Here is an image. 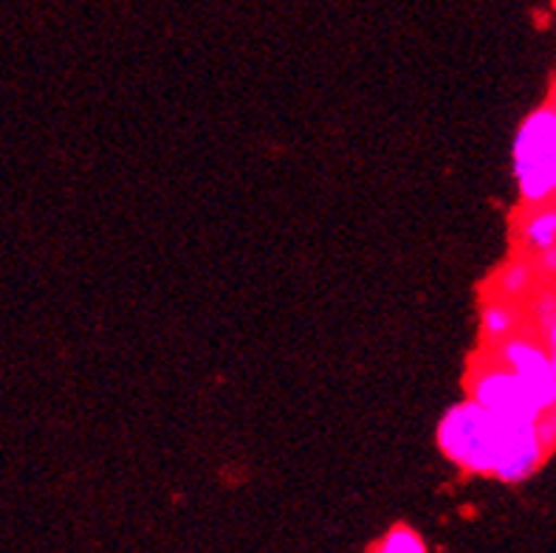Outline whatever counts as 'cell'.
I'll use <instances>...</instances> for the list:
<instances>
[{
	"mask_svg": "<svg viewBox=\"0 0 556 553\" xmlns=\"http://www.w3.org/2000/svg\"><path fill=\"white\" fill-rule=\"evenodd\" d=\"M370 553H427V540L416 528H409L407 523H395L388 531L381 533L379 540H374L367 545Z\"/></svg>",
	"mask_w": 556,
	"mask_h": 553,
	"instance_id": "7",
	"label": "cell"
},
{
	"mask_svg": "<svg viewBox=\"0 0 556 553\" xmlns=\"http://www.w3.org/2000/svg\"><path fill=\"white\" fill-rule=\"evenodd\" d=\"M520 210L556 201V99L548 97L520 122L511 148Z\"/></svg>",
	"mask_w": 556,
	"mask_h": 553,
	"instance_id": "2",
	"label": "cell"
},
{
	"mask_svg": "<svg viewBox=\"0 0 556 553\" xmlns=\"http://www.w3.org/2000/svg\"><path fill=\"white\" fill-rule=\"evenodd\" d=\"M540 420L492 413L466 395L438 420L435 441L441 455L464 475L522 483L551 455Z\"/></svg>",
	"mask_w": 556,
	"mask_h": 553,
	"instance_id": "1",
	"label": "cell"
},
{
	"mask_svg": "<svg viewBox=\"0 0 556 553\" xmlns=\"http://www.w3.org/2000/svg\"><path fill=\"white\" fill-rule=\"evenodd\" d=\"M534 330L540 334V339H543L545 351H548V356H551V365H554V370H556V309H554V314H551L545 323L536 325Z\"/></svg>",
	"mask_w": 556,
	"mask_h": 553,
	"instance_id": "8",
	"label": "cell"
},
{
	"mask_svg": "<svg viewBox=\"0 0 556 553\" xmlns=\"http://www.w3.org/2000/svg\"><path fill=\"white\" fill-rule=\"evenodd\" d=\"M466 395L483 404L492 413L515 415V418H534L540 420L543 413L529 395V390L522 387L515 370H508L501 359L494 356L489 348H480L466 367L464 376Z\"/></svg>",
	"mask_w": 556,
	"mask_h": 553,
	"instance_id": "3",
	"label": "cell"
},
{
	"mask_svg": "<svg viewBox=\"0 0 556 553\" xmlns=\"http://www.w3.org/2000/svg\"><path fill=\"white\" fill-rule=\"evenodd\" d=\"M526 325H529V319H526V309H522L520 302L492 294H486L483 302H480V339H483V348L497 344L501 339L526 328Z\"/></svg>",
	"mask_w": 556,
	"mask_h": 553,
	"instance_id": "6",
	"label": "cell"
},
{
	"mask_svg": "<svg viewBox=\"0 0 556 553\" xmlns=\"http://www.w3.org/2000/svg\"><path fill=\"white\" fill-rule=\"evenodd\" d=\"M548 97H554V99H556V83H554V88H551V93H548Z\"/></svg>",
	"mask_w": 556,
	"mask_h": 553,
	"instance_id": "9",
	"label": "cell"
},
{
	"mask_svg": "<svg viewBox=\"0 0 556 553\" xmlns=\"http://www.w3.org/2000/svg\"><path fill=\"white\" fill-rule=\"evenodd\" d=\"M515 240L522 254L540 257L556 249V201L517 210Z\"/></svg>",
	"mask_w": 556,
	"mask_h": 553,
	"instance_id": "5",
	"label": "cell"
},
{
	"mask_svg": "<svg viewBox=\"0 0 556 553\" xmlns=\"http://www.w3.org/2000/svg\"><path fill=\"white\" fill-rule=\"evenodd\" d=\"M483 348V344H480ZM489 351L501 359L508 370H515L522 387L529 390L540 413L548 415L556 410V370L551 365V356L545 351L543 339L534 328H520L511 337L501 339L497 344H489Z\"/></svg>",
	"mask_w": 556,
	"mask_h": 553,
	"instance_id": "4",
	"label": "cell"
}]
</instances>
